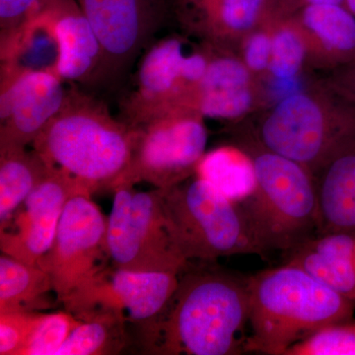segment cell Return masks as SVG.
<instances>
[{"label":"cell","mask_w":355,"mask_h":355,"mask_svg":"<svg viewBox=\"0 0 355 355\" xmlns=\"http://www.w3.org/2000/svg\"><path fill=\"white\" fill-rule=\"evenodd\" d=\"M159 193L173 242L189 263L236 254L263 257L240 203L207 180L195 174Z\"/></svg>","instance_id":"5b68a950"},{"label":"cell","mask_w":355,"mask_h":355,"mask_svg":"<svg viewBox=\"0 0 355 355\" xmlns=\"http://www.w3.org/2000/svg\"><path fill=\"white\" fill-rule=\"evenodd\" d=\"M249 316V277L191 263L164 309L137 324L139 343L148 354H242Z\"/></svg>","instance_id":"6da1fadb"},{"label":"cell","mask_w":355,"mask_h":355,"mask_svg":"<svg viewBox=\"0 0 355 355\" xmlns=\"http://www.w3.org/2000/svg\"><path fill=\"white\" fill-rule=\"evenodd\" d=\"M203 116L191 109H175L139 125L128 169L114 184L148 183L166 190L197 172L205 154L207 130Z\"/></svg>","instance_id":"9c48e42d"},{"label":"cell","mask_w":355,"mask_h":355,"mask_svg":"<svg viewBox=\"0 0 355 355\" xmlns=\"http://www.w3.org/2000/svg\"><path fill=\"white\" fill-rule=\"evenodd\" d=\"M43 312L0 313V355H19Z\"/></svg>","instance_id":"83f0119b"},{"label":"cell","mask_w":355,"mask_h":355,"mask_svg":"<svg viewBox=\"0 0 355 355\" xmlns=\"http://www.w3.org/2000/svg\"><path fill=\"white\" fill-rule=\"evenodd\" d=\"M268 0H175L182 22L212 37L249 31L266 14Z\"/></svg>","instance_id":"d6986e66"},{"label":"cell","mask_w":355,"mask_h":355,"mask_svg":"<svg viewBox=\"0 0 355 355\" xmlns=\"http://www.w3.org/2000/svg\"><path fill=\"white\" fill-rule=\"evenodd\" d=\"M91 196L89 191H80L70 198L58 222L53 245L38 263L50 275L62 304L110 268L108 217Z\"/></svg>","instance_id":"30bf717a"},{"label":"cell","mask_w":355,"mask_h":355,"mask_svg":"<svg viewBox=\"0 0 355 355\" xmlns=\"http://www.w3.org/2000/svg\"><path fill=\"white\" fill-rule=\"evenodd\" d=\"M249 299L246 352L284 355L324 324L354 318V300L289 263L250 275Z\"/></svg>","instance_id":"3957f363"},{"label":"cell","mask_w":355,"mask_h":355,"mask_svg":"<svg viewBox=\"0 0 355 355\" xmlns=\"http://www.w3.org/2000/svg\"><path fill=\"white\" fill-rule=\"evenodd\" d=\"M345 7L355 16V0H345Z\"/></svg>","instance_id":"1f68e13d"},{"label":"cell","mask_w":355,"mask_h":355,"mask_svg":"<svg viewBox=\"0 0 355 355\" xmlns=\"http://www.w3.org/2000/svg\"><path fill=\"white\" fill-rule=\"evenodd\" d=\"M284 355H355V319L324 324Z\"/></svg>","instance_id":"d4e9b609"},{"label":"cell","mask_w":355,"mask_h":355,"mask_svg":"<svg viewBox=\"0 0 355 355\" xmlns=\"http://www.w3.org/2000/svg\"><path fill=\"white\" fill-rule=\"evenodd\" d=\"M287 256L286 263L355 301V231L321 233Z\"/></svg>","instance_id":"2e32d148"},{"label":"cell","mask_w":355,"mask_h":355,"mask_svg":"<svg viewBox=\"0 0 355 355\" xmlns=\"http://www.w3.org/2000/svg\"><path fill=\"white\" fill-rule=\"evenodd\" d=\"M303 26L312 32L338 62L355 58V16L347 7L336 4L309 6L300 11Z\"/></svg>","instance_id":"603a6c76"},{"label":"cell","mask_w":355,"mask_h":355,"mask_svg":"<svg viewBox=\"0 0 355 355\" xmlns=\"http://www.w3.org/2000/svg\"><path fill=\"white\" fill-rule=\"evenodd\" d=\"M80 191L91 193L67 173L51 167L12 218L0 227L1 253L38 266L53 245L65 205Z\"/></svg>","instance_id":"4fadbf2b"},{"label":"cell","mask_w":355,"mask_h":355,"mask_svg":"<svg viewBox=\"0 0 355 355\" xmlns=\"http://www.w3.org/2000/svg\"><path fill=\"white\" fill-rule=\"evenodd\" d=\"M48 0H0V41L39 12Z\"/></svg>","instance_id":"f1b7e54d"},{"label":"cell","mask_w":355,"mask_h":355,"mask_svg":"<svg viewBox=\"0 0 355 355\" xmlns=\"http://www.w3.org/2000/svg\"><path fill=\"white\" fill-rule=\"evenodd\" d=\"M127 322L112 314L87 318L72 331L57 355L120 354L128 345Z\"/></svg>","instance_id":"cb8c5ba5"},{"label":"cell","mask_w":355,"mask_h":355,"mask_svg":"<svg viewBox=\"0 0 355 355\" xmlns=\"http://www.w3.org/2000/svg\"><path fill=\"white\" fill-rule=\"evenodd\" d=\"M51 71H25L0 83V147H27L69 99L70 85Z\"/></svg>","instance_id":"5bb4252c"},{"label":"cell","mask_w":355,"mask_h":355,"mask_svg":"<svg viewBox=\"0 0 355 355\" xmlns=\"http://www.w3.org/2000/svg\"><path fill=\"white\" fill-rule=\"evenodd\" d=\"M196 174L236 202L251 195L256 187V171L245 149L222 146L205 153Z\"/></svg>","instance_id":"7402d4cb"},{"label":"cell","mask_w":355,"mask_h":355,"mask_svg":"<svg viewBox=\"0 0 355 355\" xmlns=\"http://www.w3.org/2000/svg\"><path fill=\"white\" fill-rule=\"evenodd\" d=\"M296 28H280L272 38L270 71L277 80H292L305 60V43Z\"/></svg>","instance_id":"4316f807"},{"label":"cell","mask_w":355,"mask_h":355,"mask_svg":"<svg viewBox=\"0 0 355 355\" xmlns=\"http://www.w3.org/2000/svg\"><path fill=\"white\" fill-rule=\"evenodd\" d=\"M355 141V103L329 107L306 94L284 97L261 123L259 144L315 174Z\"/></svg>","instance_id":"8992f818"},{"label":"cell","mask_w":355,"mask_h":355,"mask_svg":"<svg viewBox=\"0 0 355 355\" xmlns=\"http://www.w3.org/2000/svg\"><path fill=\"white\" fill-rule=\"evenodd\" d=\"M245 150L253 160L256 187L240 205L263 256L289 254L320 232L315 175L261 144Z\"/></svg>","instance_id":"277c9868"},{"label":"cell","mask_w":355,"mask_h":355,"mask_svg":"<svg viewBox=\"0 0 355 355\" xmlns=\"http://www.w3.org/2000/svg\"><path fill=\"white\" fill-rule=\"evenodd\" d=\"M180 275L135 272L112 266L64 306L81 321L98 314H112L137 326L164 309L179 286Z\"/></svg>","instance_id":"7c38bea8"},{"label":"cell","mask_w":355,"mask_h":355,"mask_svg":"<svg viewBox=\"0 0 355 355\" xmlns=\"http://www.w3.org/2000/svg\"><path fill=\"white\" fill-rule=\"evenodd\" d=\"M253 101L248 67L236 58H209L207 72L193 99V109L203 118L235 120Z\"/></svg>","instance_id":"e0dca14e"},{"label":"cell","mask_w":355,"mask_h":355,"mask_svg":"<svg viewBox=\"0 0 355 355\" xmlns=\"http://www.w3.org/2000/svg\"><path fill=\"white\" fill-rule=\"evenodd\" d=\"M50 169L34 149L0 147V227L12 218Z\"/></svg>","instance_id":"44dd1931"},{"label":"cell","mask_w":355,"mask_h":355,"mask_svg":"<svg viewBox=\"0 0 355 355\" xmlns=\"http://www.w3.org/2000/svg\"><path fill=\"white\" fill-rule=\"evenodd\" d=\"M81 320L65 312L43 313L41 320L19 355H57Z\"/></svg>","instance_id":"484cf974"},{"label":"cell","mask_w":355,"mask_h":355,"mask_svg":"<svg viewBox=\"0 0 355 355\" xmlns=\"http://www.w3.org/2000/svg\"><path fill=\"white\" fill-rule=\"evenodd\" d=\"M58 302L50 275L38 266L0 256V313L42 312Z\"/></svg>","instance_id":"ffe728a7"},{"label":"cell","mask_w":355,"mask_h":355,"mask_svg":"<svg viewBox=\"0 0 355 355\" xmlns=\"http://www.w3.org/2000/svg\"><path fill=\"white\" fill-rule=\"evenodd\" d=\"M104 51V85H121L160 29L167 0H77Z\"/></svg>","instance_id":"8fae6325"},{"label":"cell","mask_w":355,"mask_h":355,"mask_svg":"<svg viewBox=\"0 0 355 355\" xmlns=\"http://www.w3.org/2000/svg\"><path fill=\"white\" fill-rule=\"evenodd\" d=\"M338 85L342 95L355 103V58L347 64V67L340 74Z\"/></svg>","instance_id":"4dcf8cb0"},{"label":"cell","mask_w":355,"mask_h":355,"mask_svg":"<svg viewBox=\"0 0 355 355\" xmlns=\"http://www.w3.org/2000/svg\"><path fill=\"white\" fill-rule=\"evenodd\" d=\"M137 132L102 100L70 85L69 99L31 144L51 168L94 193L113 190L128 169Z\"/></svg>","instance_id":"7a4b0ae2"},{"label":"cell","mask_w":355,"mask_h":355,"mask_svg":"<svg viewBox=\"0 0 355 355\" xmlns=\"http://www.w3.org/2000/svg\"><path fill=\"white\" fill-rule=\"evenodd\" d=\"M60 46L57 74L69 85H104L102 44L77 0H48Z\"/></svg>","instance_id":"9a60e30c"},{"label":"cell","mask_w":355,"mask_h":355,"mask_svg":"<svg viewBox=\"0 0 355 355\" xmlns=\"http://www.w3.org/2000/svg\"><path fill=\"white\" fill-rule=\"evenodd\" d=\"M113 191L107 225L112 266L135 272H183L191 263L173 242L158 189L142 191L121 184Z\"/></svg>","instance_id":"ba28073f"},{"label":"cell","mask_w":355,"mask_h":355,"mask_svg":"<svg viewBox=\"0 0 355 355\" xmlns=\"http://www.w3.org/2000/svg\"><path fill=\"white\" fill-rule=\"evenodd\" d=\"M320 232L355 231V141L316 173Z\"/></svg>","instance_id":"ac0fdd59"},{"label":"cell","mask_w":355,"mask_h":355,"mask_svg":"<svg viewBox=\"0 0 355 355\" xmlns=\"http://www.w3.org/2000/svg\"><path fill=\"white\" fill-rule=\"evenodd\" d=\"M272 38L265 33H254L245 46V62L253 71H263L270 67Z\"/></svg>","instance_id":"f546056e"},{"label":"cell","mask_w":355,"mask_h":355,"mask_svg":"<svg viewBox=\"0 0 355 355\" xmlns=\"http://www.w3.org/2000/svg\"><path fill=\"white\" fill-rule=\"evenodd\" d=\"M139 58L121 95V120L137 125L171 110H193L196 92L209 67L207 53H190L183 40L171 36L154 40Z\"/></svg>","instance_id":"52a82bcc"}]
</instances>
